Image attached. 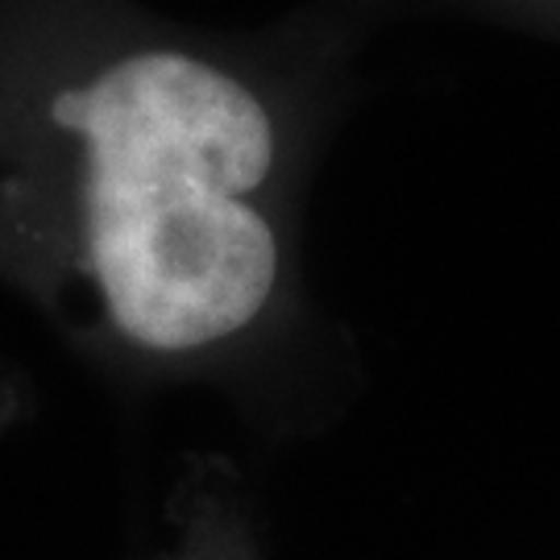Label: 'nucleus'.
<instances>
[{"mask_svg": "<svg viewBox=\"0 0 560 560\" xmlns=\"http://www.w3.org/2000/svg\"><path fill=\"white\" fill-rule=\"evenodd\" d=\"M428 4H444V9H460V13L499 21L511 30L560 38V0H428Z\"/></svg>", "mask_w": 560, "mask_h": 560, "instance_id": "obj_2", "label": "nucleus"}, {"mask_svg": "<svg viewBox=\"0 0 560 560\" xmlns=\"http://www.w3.org/2000/svg\"><path fill=\"white\" fill-rule=\"evenodd\" d=\"M324 96L316 34L0 0V275L150 370L249 349L295 303Z\"/></svg>", "mask_w": 560, "mask_h": 560, "instance_id": "obj_1", "label": "nucleus"}]
</instances>
